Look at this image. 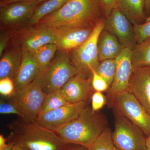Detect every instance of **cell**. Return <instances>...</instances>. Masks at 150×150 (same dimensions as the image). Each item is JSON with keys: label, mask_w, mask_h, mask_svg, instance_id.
<instances>
[{"label": "cell", "mask_w": 150, "mask_h": 150, "mask_svg": "<svg viewBox=\"0 0 150 150\" xmlns=\"http://www.w3.org/2000/svg\"><path fill=\"white\" fill-rule=\"evenodd\" d=\"M117 7L133 25L146 21V0H118Z\"/></svg>", "instance_id": "ffe728a7"}, {"label": "cell", "mask_w": 150, "mask_h": 150, "mask_svg": "<svg viewBox=\"0 0 150 150\" xmlns=\"http://www.w3.org/2000/svg\"><path fill=\"white\" fill-rule=\"evenodd\" d=\"M112 133L108 127L88 148L89 150H119L113 143Z\"/></svg>", "instance_id": "d4e9b609"}, {"label": "cell", "mask_w": 150, "mask_h": 150, "mask_svg": "<svg viewBox=\"0 0 150 150\" xmlns=\"http://www.w3.org/2000/svg\"><path fill=\"white\" fill-rule=\"evenodd\" d=\"M146 147L147 150H150V136L146 138Z\"/></svg>", "instance_id": "f35d334b"}, {"label": "cell", "mask_w": 150, "mask_h": 150, "mask_svg": "<svg viewBox=\"0 0 150 150\" xmlns=\"http://www.w3.org/2000/svg\"><path fill=\"white\" fill-rule=\"evenodd\" d=\"M22 50L21 65L13 81L15 91L23 88L32 83L40 72L31 53L23 47H22Z\"/></svg>", "instance_id": "ac0fdd59"}, {"label": "cell", "mask_w": 150, "mask_h": 150, "mask_svg": "<svg viewBox=\"0 0 150 150\" xmlns=\"http://www.w3.org/2000/svg\"><path fill=\"white\" fill-rule=\"evenodd\" d=\"M116 59H109L100 62L97 72L107 82L110 87L116 71Z\"/></svg>", "instance_id": "484cf974"}, {"label": "cell", "mask_w": 150, "mask_h": 150, "mask_svg": "<svg viewBox=\"0 0 150 150\" xmlns=\"http://www.w3.org/2000/svg\"><path fill=\"white\" fill-rule=\"evenodd\" d=\"M60 90L69 103L80 101L88 103L95 92L92 84V78L86 79L78 74L70 79Z\"/></svg>", "instance_id": "9a60e30c"}, {"label": "cell", "mask_w": 150, "mask_h": 150, "mask_svg": "<svg viewBox=\"0 0 150 150\" xmlns=\"http://www.w3.org/2000/svg\"><path fill=\"white\" fill-rule=\"evenodd\" d=\"M0 113L1 114H16L21 118H23V115L13 104L10 102L6 103L1 100L0 103Z\"/></svg>", "instance_id": "1f68e13d"}, {"label": "cell", "mask_w": 150, "mask_h": 150, "mask_svg": "<svg viewBox=\"0 0 150 150\" xmlns=\"http://www.w3.org/2000/svg\"><path fill=\"white\" fill-rule=\"evenodd\" d=\"M133 26L137 44L142 43L146 39L150 38V19H147L146 21L142 24Z\"/></svg>", "instance_id": "4316f807"}, {"label": "cell", "mask_w": 150, "mask_h": 150, "mask_svg": "<svg viewBox=\"0 0 150 150\" xmlns=\"http://www.w3.org/2000/svg\"><path fill=\"white\" fill-rule=\"evenodd\" d=\"M22 58V47L12 42L1 56L0 79L8 78L14 80L21 65Z\"/></svg>", "instance_id": "e0dca14e"}, {"label": "cell", "mask_w": 150, "mask_h": 150, "mask_svg": "<svg viewBox=\"0 0 150 150\" xmlns=\"http://www.w3.org/2000/svg\"><path fill=\"white\" fill-rule=\"evenodd\" d=\"M6 142H7L6 139L4 137L3 135L1 134L0 135V149L6 146L7 144Z\"/></svg>", "instance_id": "8d00e7d4"}, {"label": "cell", "mask_w": 150, "mask_h": 150, "mask_svg": "<svg viewBox=\"0 0 150 150\" xmlns=\"http://www.w3.org/2000/svg\"><path fill=\"white\" fill-rule=\"evenodd\" d=\"M41 74V86L44 93L60 90L68 81L77 74L68 51L58 50L54 59Z\"/></svg>", "instance_id": "5b68a950"}, {"label": "cell", "mask_w": 150, "mask_h": 150, "mask_svg": "<svg viewBox=\"0 0 150 150\" xmlns=\"http://www.w3.org/2000/svg\"><path fill=\"white\" fill-rule=\"evenodd\" d=\"M53 28L54 43L58 50L68 52L83 44L90 36L93 30L92 28L65 27Z\"/></svg>", "instance_id": "4fadbf2b"}, {"label": "cell", "mask_w": 150, "mask_h": 150, "mask_svg": "<svg viewBox=\"0 0 150 150\" xmlns=\"http://www.w3.org/2000/svg\"><path fill=\"white\" fill-rule=\"evenodd\" d=\"M105 21L104 17L98 22L90 36L83 44L69 52L77 74L85 79L92 78V70L97 72L100 62L98 59V41L100 34L104 28Z\"/></svg>", "instance_id": "277c9868"}, {"label": "cell", "mask_w": 150, "mask_h": 150, "mask_svg": "<svg viewBox=\"0 0 150 150\" xmlns=\"http://www.w3.org/2000/svg\"><path fill=\"white\" fill-rule=\"evenodd\" d=\"M15 91L13 81L8 78L0 79V93L3 96L9 97Z\"/></svg>", "instance_id": "f546056e"}, {"label": "cell", "mask_w": 150, "mask_h": 150, "mask_svg": "<svg viewBox=\"0 0 150 150\" xmlns=\"http://www.w3.org/2000/svg\"><path fill=\"white\" fill-rule=\"evenodd\" d=\"M10 40V32L1 33L0 38V56H2L8 47L9 41Z\"/></svg>", "instance_id": "d6a6232c"}, {"label": "cell", "mask_w": 150, "mask_h": 150, "mask_svg": "<svg viewBox=\"0 0 150 150\" xmlns=\"http://www.w3.org/2000/svg\"><path fill=\"white\" fill-rule=\"evenodd\" d=\"M114 129L112 133L113 143L119 150H145L146 137L134 123L113 110Z\"/></svg>", "instance_id": "ba28073f"}, {"label": "cell", "mask_w": 150, "mask_h": 150, "mask_svg": "<svg viewBox=\"0 0 150 150\" xmlns=\"http://www.w3.org/2000/svg\"><path fill=\"white\" fill-rule=\"evenodd\" d=\"M99 1L103 16L106 18L113 9L117 7L118 0H99Z\"/></svg>", "instance_id": "4dcf8cb0"}, {"label": "cell", "mask_w": 150, "mask_h": 150, "mask_svg": "<svg viewBox=\"0 0 150 150\" xmlns=\"http://www.w3.org/2000/svg\"><path fill=\"white\" fill-rule=\"evenodd\" d=\"M131 50L124 48L116 59V69L114 80L108 90V94L121 92L129 89V81L133 71Z\"/></svg>", "instance_id": "2e32d148"}, {"label": "cell", "mask_w": 150, "mask_h": 150, "mask_svg": "<svg viewBox=\"0 0 150 150\" xmlns=\"http://www.w3.org/2000/svg\"><path fill=\"white\" fill-rule=\"evenodd\" d=\"M11 150H29L24 148L21 147L18 145H15Z\"/></svg>", "instance_id": "ab89813d"}, {"label": "cell", "mask_w": 150, "mask_h": 150, "mask_svg": "<svg viewBox=\"0 0 150 150\" xmlns=\"http://www.w3.org/2000/svg\"><path fill=\"white\" fill-rule=\"evenodd\" d=\"M11 40L32 53L41 46L54 43V29L43 25H29L10 32Z\"/></svg>", "instance_id": "9c48e42d"}, {"label": "cell", "mask_w": 150, "mask_h": 150, "mask_svg": "<svg viewBox=\"0 0 150 150\" xmlns=\"http://www.w3.org/2000/svg\"><path fill=\"white\" fill-rule=\"evenodd\" d=\"M145 150H147V149H145Z\"/></svg>", "instance_id": "60d3db41"}, {"label": "cell", "mask_w": 150, "mask_h": 150, "mask_svg": "<svg viewBox=\"0 0 150 150\" xmlns=\"http://www.w3.org/2000/svg\"><path fill=\"white\" fill-rule=\"evenodd\" d=\"M92 84L95 91H108L109 86L104 79L94 70H92Z\"/></svg>", "instance_id": "83f0119b"}, {"label": "cell", "mask_w": 150, "mask_h": 150, "mask_svg": "<svg viewBox=\"0 0 150 150\" xmlns=\"http://www.w3.org/2000/svg\"><path fill=\"white\" fill-rule=\"evenodd\" d=\"M146 13L147 19H150V0H146Z\"/></svg>", "instance_id": "d590c367"}, {"label": "cell", "mask_w": 150, "mask_h": 150, "mask_svg": "<svg viewBox=\"0 0 150 150\" xmlns=\"http://www.w3.org/2000/svg\"><path fill=\"white\" fill-rule=\"evenodd\" d=\"M8 126L10 133L7 142L29 150H65L70 145L36 120L28 121L20 117Z\"/></svg>", "instance_id": "7a4b0ae2"}, {"label": "cell", "mask_w": 150, "mask_h": 150, "mask_svg": "<svg viewBox=\"0 0 150 150\" xmlns=\"http://www.w3.org/2000/svg\"><path fill=\"white\" fill-rule=\"evenodd\" d=\"M131 62L133 69L150 68V38L136 44L131 50Z\"/></svg>", "instance_id": "44dd1931"}, {"label": "cell", "mask_w": 150, "mask_h": 150, "mask_svg": "<svg viewBox=\"0 0 150 150\" xmlns=\"http://www.w3.org/2000/svg\"><path fill=\"white\" fill-rule=\"evenodd\" d=\"M88 105L85 101L69 103L38 116L36 121L41 126L54 131L76 118Z\"/></svg>", "instance_id": "7c38bea8"}, {"label": "cell", "mask_w": 150, "mask_h": 150, "mask_svg": "<svg viewBox=\"0 0 150 150\" xmlns=\"http://www.w3.org/2000/svg\"><path fill=\"white\" fill-rule=\"evenodd\" d=\"M113 110L139 127L146 137L150 136V115L129 91L108 94Z\"/></svg>", "instance_id": "52a82bcc"}, {"label": "cell", "mask_w": 150, "mask_h": 150, "mask_svg": "<svg viewBox=\"0 0 150 150\" xmlns=\"http://www.w3.org/2000/svg\"><path fill=\"white\" fill-rule=\"evenodd\" d=\"M14 145L11 142H8L6 146L0 149V150H11Z\"/></svg>", "instance_id": "74e56055"}, {"label": "cell", "mask_w": 150, "mask_h": 150, "mask_svg": "<svg viewBox=\"0 0 150 150\" xmlns=\"http://www.w3.org/2000/svg\"><path fill=\"white\" fill-rule=\"evenodd\" d=\"M47 1L48 0H0V6L12 4V3L18 2H38L43 3Z\"/></svg>", "instance_id": "836d02e7"}, {"label": "cell", "mask_w": 150, "mask_h": 150, "mask_svg": "<svg viewBox=\"0 0 150 150\" xmlns=\"http://www.w3.org/2000/svg\"><path fill=\"white\" fill-rule=\"evenodd\" d=\"M103 18L99 0H69L59 10L41 18L37 24L52 28H93Z\"/></svg>", "instance_id": "6da1fadb"}, {"label": "cell", "mask_w": 150, "mask_h": 150, "mask_svg": "<svg viewBox=\"0 0 150 150\" xmlns=\"http://www.w3.org/2000/svg\"><path fill=\"white\" fill-rule=\"evenodd\" d=\"M124 48L117 38L105 30H103L98 41L100 62L107 59H116Z\"/></svg>", "instance_id": "d6986e66"}, {"label": "cell", "mask_w": 150, "mask_h": 150, "mask_svg": "<svg viewBox=\"0 0 150 150\" xmlns=\"http://www.w3.org/2000/svg\"><path fill=\"white\" fill-rule=\"evenodd\" d=\"M68 103L60 90L46 94L38 117Z\"/></svg>", "instance_id": "cb8c5ba5"}, {"label": "cell", "mask_w": 150, "mask_h": 150, "mask_svg": "<svg viewBox=\"0 0 150 150\" xmlns=\"http://www.w3.org/2000/svg\"><path fill=\"white\" fill-rule=\"evenodd\" d=\"M128 91L150 115V68L133 69Z\"/></svg>", "instance_id": "5bb4252c"}, {"label": "cell", "mask_w": 150, "mask_h": 150, "mask_svg": "<svg viewBox=\"0 0 150 150\" xmlns=\"http://www.w3.org/2000/svg\"><path fill=\"white\" fill-rule=\"evenodd\" d=\"M65 150H89V149L80 145L70 144Z\"/></svg>", "instance_id": "e575fe53"}, {"label": "cell", "mask_w": 150, "mask_h": 150, "mask_svg": "<svg viewBox=\"0 0 150 150\" xmlns=\"http://www.w3.org/2000/svg\"><path fill=\"white\" fill-rule=\"evenodd\" d=\"M69 0H48L41 3L28 23V25L37 24L41 18L59 10Z\"/></svg>", "instance_id": "603a6c76"}, {"label": "cell", "mask_w": 150, "mask_h": 150, "mask_svg": "<svg viewBox=\"0 0 150 150\" xmlns=\"http://www.w3.org/2000/svg\"><path fill=\"white\" fill-rule=\"evenodd\" d=\"M108 127L105 115L88 105L76 118L54 131L67 144L89 148Z\"/></svg>", "instance_id": "3957f363"}, {"label": "cell", "mask_w": 150, "mask_h": 150, "mask_svg": "<svg viewBox=\"0 0 150 150\" xmlns=\"http://www.w3.org/2000/svg\"><path fill=\"white\" fill-rule=\"evenodd\" d=\"M41 3L21 1L1 6V27L7 29L15 28L23 23H28Z\"/></svg>", "instance_id": "8fae6325"}, {"label": "cell", "mask_w": 150, "mask_h": 150, "mask_svg": "<svg viewBox=\"0 0 150 150\" xmlns=\"http://www.w3.org/2000/svg\"><path fill=\"white\" fill-rule=\"evenodd\" d=\"M91 108L95 112L99 111L106 103V97L100 92L95 91L92 96Z\"/></svg>", "instance_id": "f1b7e54d"}, {"label": "cell", "mask_w": 150, "mask_h": 150, "mask_svg": "<svg viewBox=\"0 0 150 150\" xmlns=\"http://www.w3.org/2000/svg\"><path fill=\"white\" fill-rule=\"evenodd\" d=\"M41 72L32 83L23 88L15 91L8 97L9 102L13 104L28 121H35L46 96L41 86Z\"/></svg>", "instance_id": "8992f818"}, {"label": "cell", "mask_w": 150, "mask_h": 150, "mask_svg": "<svg viewBox=\"0 0 150 150\" xmlns=\"http://www.w3.org/2000/svg\"><path fill=\"white\" fill-rule=\"evenodd\" d=\"M57 51L58 48L55 43H49L41 46L31 53L41 72H43L48 67Z\"/></svg>", "instance_id": "7402d4cb"}, {"label": "cell", "mask_w": 150, "mask_h": 150, "mask_svg": "<svg viewBox=\"0 0 150 150\" xmlns=\"http://www.w3.org/2000/svg\"><path fill=\"white\" fill-rule=\"evenodd\" d=\"M103 29L117 38L124 48L132 49L137 44L134 26L117 7L105 18Z\"/></svg>", "instance_id": "30bf717a"}]
</instances>
